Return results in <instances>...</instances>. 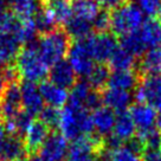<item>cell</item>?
Listing matches in <instances>:
<instances>
[{
    "instance_id": "1",
    "label": "cell",
    "mask_w": 161,
    "mask_h": 161,
    "mask_svg": "<svg viewBox=\"0 0 161 161\" xmlns=\"http://www.w3.org/2000/svg\"><path fill=\"white\" fill-rule=\"evenodd\" d=\"M15 69L18 71V75L23 77L24 80L36 84L38 82H44L49 76L50 66L40 56L37 46V39L25 44V46L20 50L15 59Z\"/></svg>"
},
{
    "instance_id": "2",
    "label": "cell",
    "mask_w": 161,
    "mask_h": 161,
    "mask_svg": "<svg viewBox=\"0 0 161 161\" xmlns=\"http://www.w3.org/2000/svg\"><path fill=\"white\" fill-rule=\"evenodd\" d=\"M59 129L62 135L72 142L82 136L91 135L94 130L92 115L84 108L66 104L60 111Z\"/></svg>"
},
{
    "instance_id": "3",
    "label": "cell",
    "mask_w": 161,
    "mask_h": 161,
    "mask_svg": "<svg viewBox=\"0 0 161 161\" xmlns=\"http://www.w3.org/2000/svg\"><path fill=\"white\" fill-rule=\"evenodd\" d=\"M37 46L42 58L47 65L52 66L60 60H64L70 50V37L64 30H56L44 33L37 40Z\"/></svg>"
},
{
    "instance_id": "4",
    "label": "cell",
    "mask_w": 161,
    "mask_h": 161,
    "mask_svg": "<svg viewBox=\"0 0 161 161\" xmlns=\"http://www.w3.org/2000/svg\"><path fill=\"white\" fill-rule=\"evenodd\" d=\"M143 13L139 6L128 1L110 13V30L120 37L140 30L143 24Z\"/></svg>"
},
{
    "instance_id": "5",
    "label": "cell",
    "mask_w": 161,
    "mask_h": 161,
    "mask_svg": "<svg viewBox=\"0 0 161 161\" xmlns=\"http://www.w3.org/2000/svg\"><path fill=\"white\" fill-rule=\"evenodd\" d=\"M103 148L104 139L101 136H82L71 143L64 161H98V153Z\"/></svg>"
},
{
    "instance_id": "6",
    "label": "cell",
    "mask_w": 161,
    "mask_h": 161,
    "mask_svg": "<svg viewBox=\"0 0 161 161\" xmlns=\"http://www.w3.org/2000/svg\"><path fill=\"white\" fill-rule=\"evenodd\" d=\"M137 103H145L161 111V75L141 76L136 86Z\"/></svg>"
},
{
    "instance_id": "7",
    "label": "cell",
    "mask_w": 161,
    "mask_h": 161,
    "mask_svg": "<svg viewBox=\"0 0 161 161\" xmlns=\"http://www.w3.org/2000/svg\"><path fill=\"white\" fill-rule=\"evenodd\" d=\"M86 42L92 59L98 62L100 64L109 62L114 52L119 49L115 36L108 32L91 35L86 38Z\"/></svg>"
},
{
    "instance_id": "8",
    "label": "cell",
    "mask_w": 161,
    "mask_h": 161,
    "mask_svg": "<svg viewBox=\"0 0 161 161\" xmlns=\"http://www.w3.org/2000/svg\"><path fill=\"white\" fill-rule=\"evenodd\" d=\"M68 55H69L68 62L72 66L76 75L80 77H88L95 66L94 63L95 60L91 57L86 39L76 40L74 44H71Z\"/></svg>"
},
{
    "instance_id": "9",
    "label": "cell",
    "mask_w": 161,
    "mask_h": 161,
    "mask_svg": "<svg viewBox=\"0 0 161 161\" xmlns=\"http://www.w3.org/2000/svg\"><path fill=\"white\" fill-rule=\"evenodd\" d=\"M21 94L18 83L7 84L0 96V117L4 122L12 121L21 111Z\"/></svg>"
},
{
    "instance_id": "10",
    "label": "cell",
    "mask_w": 161,
    "mask_h": 161,
    "mask_svg": "<svg viewBox=\"0 0 161 161\" xmlns=\"http://www.w3.org/2000/svg\"><path fill=\"white\" fill-rule=\"evenodd\" d=\"M20 86L21 94V107L23 110L29 113L31 116L39 115L44 109V100L40 94L39 86L36 83L24 80Z\"/></svg>"
},
{
    "instance_id": "11",
    "label": "cell",
    "mask_w": 161,
    "mask_h": 161,
    "mask_svg": "<svg viewBox=\"0 0 161 161\" xmlns=\"http://www.w3.org/2000/svg\"><path fill=\"white\" fill-rule=\"evenodd\" d=\"M129 114L134 121L136 129L139 130V134L155 128L158 113L151 106L145 103H135L130 106Z\"/></svg>"
},
{
    "instance_id": "12",
    "label": "cell",
    "mask_w": 161,
    "mask_h": 161,
    "mask_svg": "<svg viewBox=\"0 0 161 161\" xmlns=\"http://www.w3.org/2000/svg\"><path fill=\"white\" fill-rule=\"evenodd\" d=\"M69 151L68 140L60 133L52 131L39 153L51 161H64Z\"/></svg>"
},
{
    "instance_id": "13",
    "label": "cell",
    "mask_w": 161,
    "mask_h": 161,
    "mask_svg": "<svg viewBox=\"0 0 161 161\" xmlns=\"http://www.w3.org/2000/svg\"><path fill=\"white\" fill-rule=\"evenodd\" d=\"M49 135H50V129L42 121H33L27 133L24 136L26 153L31 155V154H36L37 152H39Z\"/></svg>"
},
{
    "instance_id": "14",
    "label": "cell",
    "mask_w": 161,
    "mask_h": 161,
    "mask_svg": "<svg viewBox=\"0 0 161 161\" xmlns=\"http://www.w3.org/2000/svg\"><path fill=\"white\" fill-rule=\"evenodd\" d=\"M50 82L63 89H71L76 84L77 75L68 60H60L52 65L49 71Z\"/></svg>"
},
{
    "instance_id": "15",
    "label": "cell",
    "mask_w": 161,
    "mask_h": 161,
    "mask_svg": "<svg viewBox=\"0 0 161 161\" xmlns=\"http://www.w3.org/2000/svg\"><path fill=\"white\" fill-rule=\"evenodd\" d=\"M20 46H21V42L13 32V30L1 32L0 33V63L5 64L6 66L11 65V63L17 59V57L19 55Z\"/></svg>"
},
{
    "instance_id": "16",
    "label": "cell",
    "mask_w": 161,
    "mask_h": 161,
    "mask_svg": "<svg viewBox=\"0 0 161 161\" xmlns=\"http://www.w3.org/2000/svg\"><path fill=\"white\" fill-rule=\"evenodd\" d=\"M25 155V145L20 137L7 135L0 142V161H19Z\"/></svg>"
},
{
    "instance_id": "17",
    "label": "cell",
    "mask_w": 161,
    "mask_h": 161,
    "mask_svg": "<svg viewBox=\"0 0 161 161\" xmlns=\"http://www.w3.org/2000/svg\"><path fill=\"white\" fill-rule=\"evenodd\" d=\"M101 97H102V103L104 104V107L116 113L126 111L127 108L130 107L131 100H133L129 91L110 89V88L102 91Z\"/></svg>"
},
{
    "instance_id": "18",
    "label": "cell",
    "mask_w": 161,
    "mask_h": 161,
    "mask_svg": "<svg viewBox=\"0 0 161 161\" xmlns=\"http://www.w3.org/2000/svg\"><path fill=\"white\" fill-rule=\"evenodd\" d=\"M39 90L44 100V103H46L49 107H53L58 109L68 103L69 92L65 89L51 83L50 80L42 82V84L39 86Z\"/></svg>"
},
{
    "instance_id": "19",
    "label": "cell",
    "mask_w": 161,
    "mask_h": 161,
    "mask_svg": "<svg viewBox=\"0 0 161 161\" xmlns=\"http://www.w3.org/2000/svg\"><path fill=\"white\" fill-rule=\"evenodd\" d=\"M12 14L19 20L33 19L44 7L43 0H8Z\"/></svg>"
},
{
    "instance_id": "20",
    "label": "cell",
    "mask_w": 161,
    "mask_h": 161,
    "mask_svg": "<svg viewBox=\"0 0 161 161\" xmlns=\"http://www.w3.org/2000/svg\"><path fill=\"white\" fill-rule=\"evenodd\" d=\"M116 121L115 111L107 108L101 107L96 109L92 114V122H94V130L97 131L98 136H108L114 130Z\"/></svg>"
},
{
    "instance_id": "21",
    "label": "cell",
    "mask_w": 161,
    "mask_h": 161,
    "mask_svg": "<svg viewBox=\"0 0 161 161\" xmlns=\"http://www.w3.org/2000/svg\"><path fill=\"white\" fill-rule=\"evenodd\" d=\"M139 76L161 75V46L147 50L137 65Z\"/></svg>"
},
{
    "instance_id": "22",
    "label": "cell",
    "mask_w": 161,
    "mask_h": 161,
    "mask_svg": "<svg viewBox=\"0 0 161 161\" xmlns=\"http://www.w3.org/2000/svg\"><path fill=\"white\" fill-rule=\"evenodd\" d=\"M147 50L161 46V23L154 18H148L143 21L137 31Z\"/></svg>"
},
{
    "instance_id": "23",
    "label": "cell",
    "mask_w": 161,
    "mask_h": 161,
    "mask_svg": "<svg viewBox=\"0 0 161 161\" xmlns=\"http://www.w3.org/2000/svg\"><path fill=\"white\" fill-rule=\"evenodd\" d=\"M140 82V76L137 72L133 71H114L109 76V80L107 86L110 89L117 90L130 91L136 89V86Z\"/></svg>"
},
{
    "instance_id": "24",
    "label": "cell",
    "mask_w": 161,
    "mask_h": 161,
    "mask_svg": "<svg viewBox=\"0 0 161 161\" xmlns=\"http://www.w3.org/2000/svg\"><path fill=\"white\" fill-rule=\"evenodd\" d=\"M135 130L136 127L134 125V121L131 119L129 111L126 110L122 113H117L113 134L116 137H119L122 142H127L128 140H130L131 137H134Z\"/></svg>"
},
{
    "instance_id": "25",
    "label": "cell",
    "mask_w": 161,
    "mask_h": 161,
    "mask_svg": "<svg viewBox=\"0 0 161 161\" xmlns=\"http://www.w3.org/2000/svg\"><path fill=\"white\" fill-rule=\"evenodd\" d=\"M64 31L68 33V36L76 40L88 38L89 36H91V32L94 30L91 23L80 19L75 15H71V18L64 24Z\"/></svg>"
},
{
    "instance_id": "26",
    "label": "cell",
    "mask_w": 161,
    "mask_h": 161,
    "mask_svg": "<svg viewBox=\"0 0 161 161\" xmlns=\"http://www.w3.org/2000/svg\"><path fill=\"white\" fill-rule=\"evenodd\" d=\"M32 122H33V116H31L26 111L21 110L13 120L4 122V125H5V129L8 133V135H13L21 139L25 136Z\"/></svg>"
},
{
    "instance_id": "27",
    "label": "cell",
    "mask_w": 161,
    "mask_h": 161,
    "mask_svg": "<svg viewBox=\"0 0 161 161\" xmlns=\"http://www.w3.org/2000/svg\"><path fill=\"white\" fill-rule=\"evenodd\" d=\"M100 6L95 0H77L72 5V15L89 23H94L95 18L100 13Z\"/></svg>"
},
{
    "instance_id": "28",
    "label": "cell",
    "mask_w": 161,
    "mask_h": 161,
    "mask_svg": "<svg viewBox=\"0 0 161 161\" xmlns=\"http://www.w3.org/2000/svg\"><path fill=\"white\" fill-rule=\"evenodd\" d=\"M91 92H92V89L88 84V82H84V80L76 82V84L71 88L70 92H69L68 104L86 109V104Z\"/></svg>"
},
{
    "instance_id": "29",
    "label": "cell",
    "mask_w": 161,
    "mask_h": 161,
    "mask_svg": "<svg viewBox=\"0 0 161 161\" xmlns=\"http://www.w3.org/2000/svg\"><path fill=\"white\" fill-rule=\"evenodd\" d=\"M109 68L114 71H130L136 64V57L122 47H119L109 59Z\"/></svg>"
},
{
    "instance_id": "30",
    "label": "cell",
    "mask_w": 161,
    "mask_h": 161,
    "mask_svg": "<svg viewBox=\"0 0 161 161\" xmlns=\"http://www.w3.org/2000/svg\"><path fill=\"white\" fill-rule=\"evenodd\" d=\"M110 76V71H109V66L106 64H97L94 66V69L91 70L89 74L88 78V84L91 86L92 90H103L104 86L108 83Z\"/></svg>"
},
{
    "instance_id": "31",
    "label": "cell",
    "mask_w": 161,
    "mask_h": 161,
    "mask_svg": "<svg viewBox=\"0 0 161 161\" xmlns=\"http://www.w3.org/2000/svg\"><path fill=\"white\" fill-rule=\"evenodd\" d=\"M45 5L55 17L57 24H65L72 15V5L70 4V0H53Z\"/></svg>"
},
{
    "instance_id": "32",
    "label": "cell",
    "mask_w": 161,
    "mask_h": 161,
    "mask_svg": "<svg viewBox=\"0 0 161 161\" xmlns=\"http://www.w3.org/2000/svg\"><path fill=\"white\" fill-rule=\"evenodd\" d=\"M33 21H35V24H36L37 31H38V32H42L43 35L57 29V27H56L57 21H56L55 17L52 15L51 11L49 10V7L46 5H44V7L35 15Z\"/></svg>"
},
{
    "instance_id": "33",
    "label": "cell",
    "mask_w": 161,
    "mask_h": 161,
    "mask_svg": "<svg viewBox=\"0 0 161 161\" xmlns=\"http://www.w3.org/2000/svg\"><path fill=\"white\" fill-rule=\"evenodd\" d=\"M121 47L128 51L133 56H142L147 51V47L145 46L143 42L141 39L139 32H133L127 36L121 37Z\"/></svg>"
},
{
    "instance_id": "34",
    "label": "cell",
    "mask_w": 161,
    "mask_h": 161,
    "mask_svg": "<svg viewBox=\"0 0 161 161\" xmlns=\"http://www.w3.org/2000/svg\"><path fill=\"white\" fill-rule=\"evenodd\" d=\"M40 121L45 125L49 129H53L59 128V122H60V110L53 107L46 106L44 109L42 110L39 114Z\"/></svg>"
},
{
    "instance_id": "35",
    "label": "cell",
    "mask_w": 161,
    "mask_h": 161,
    "mask_svg": "<svg viewBox=\"0 0 161 161\" xmlns=\"http://www.w3.org/2000/svg\"><path fill=\"white\" fill-rule=\"evenodd\" d=\"M108 161H142L140 155L129 151L127 147H120L115 151H109Z\"/></svg>"
},
{
    "instance_id": "36",
    "label": "cell",
    "mask_w": 161,
    "mask_h": 161,
    "mask_svg": "<svg viewBox=\"0 0 161 161\" xmlns=\"http://www.w3.org/2000/svg\"><path fill=\"white\" fill-rule=\"evenodd\" d=\"M92 27L97 33L107 32L108 29H110V13L106 10H101L92 23Z\"/></svg>"
},
{
    "instance_id": "37",
    "label": "cell",
    "mask_w": 161,
    "mask_h": 161,
    "mask_svg": "<svg viewBox=\"0 0 161 161\" xmlns=\"http://www.w3.org/2000/svg\"><path fill=\"white\" fill-rule=\"evenodd\" d=\"M17 18L11 12H7L3 7H0V33L5 31H11L15 25Z\"/></svg>"
},
{
    "instance_id": "38",
    "label": "cell",
    "mask_w": 161,
    "mask_h": 161,
    "mask_svg": "<svg viewBox=\"0 0 161 161\" xmlns=\"http://www.w3.org/2000/svg\"><path fill=\"white\" fill-rule=\"evenodd\" d=\"M97 5L101 6L103 10H115L119 6L128 3L129 0H95Z\"/></svg>"
},
{
    "instance_id": "39",
    "label": "cell",
    "mask_w": 161,
    "mask_h": 161,
    "mask_svg": "<svg viewBox=\"0 0 161 161\" xmlns=\"http://www.w3.org/2000/svg\"><path fill=\"white\" fill-rule=\"evenodd\" d=\"M142 161H161V148L146 149L141 156Z\"/></svg>"
},
{
    "instance_id": "40",
    "label": "cell",
    "mask_w": 161,
    "mask_h": 161,
    "mask_svg": "<svg viewBox=\"0 0 161 161\" xmlns=\"http://www.w3.org/2000/svg\"><path fill=\"white\" fill-rule=\"evenodd\" d=\"M27 161H51V160H49V159L45 158L44 155H42L40 153L39 154L36 153V154H31V155H29Z\"/></svg>"
},
{
    "instance_id": "41",
    "label": "cell",
    "mask_w": 161,
    "mask_h": 161,
    "mask_svg": "<svg viewBox=\"0 0 161 161\" xmlns=\"http://www.w3.org/2000/svg\"><path fill=\"white\" fill-rule=\"evenodd\" d=\"M6 86H7V82H6V80L4 78L3 74L0 72V96L3 95V92H4Z\"/></svg>"
},
{
    "instance_id": "42",
    "label": "cell",
    "mask_w": 161,
    "mask_h": 161,
    "mask_svg": "<svg viewBox=\"0 0 161 161\" xmlns=\"http://www.w3.org/2000/svg\"><path fill=\"white\" fill-rule=\"evenodd\" d=\"M156 126L158 129H161V111L158 114V120H156Z\"/></svg>"
},
{
    "instance_id": "43",
    "label": "cell",
    "mask_w": 161,
    "mask_h": 161,
    "mask_svg": "<svg viewBox=\"0 0 161 161\" xmlns=\"http://www.w3.org/2000/svg\"><path fill=\"white\" fill-rule=\"evenodd\" d=\"M158 15H159V21L161 23V5H160V8L158 11Z\"/></svg>"
},
{
    "instance_id": "44",
    "label": "cell",
    "mask_w": 161,
    "mask_h": 161,
    "mask_svg": "<svg viewBox=\"0 0 161 161\" xmlns=\"http://www.w3.org/2000/svg\"><path fill=\"white\" fill-rule=\"evenodd\" d=\"M6 0H0V7H3V5H4V3H5Z\"/></svg>"
},
{
    "instance_id": "45",
    "label": "cell",
    "mask_w": 161,
    "mask_h": 161,
    "mask_svg": "<svg viewBox=\"0 0 161 161\" xmlns=\"http://www.w3.org/2000/svg\"><path fill=\"white\" fill-rule=\"evenodd\" d=\"M19 161H23V160H19Z\"/></svg>"
},
{
    "instance_id": "46",
    "label": "cell",
    "mask_w": 161,
    "mask_h": 161,
    "mask_svg": "<svg viewBox=\"0 0 161 161\" xmlns=\"http://www.w3.org/2000/svg\"><path fill=\"white\" fill-rule=\"evenodd\" d=\"M0 120H1V117H0Z\"/></svg>"
},
{
    "instance_id": "47",
    "label": "cell",
    "mask_w": 161,
    "mask_h": 161,
    "mask_svg": "<svg viewBox=\"0 0 161 161\" xmlns=\"http://www.w3.org/2000/svg\"><path fill=\"white\" fill-rule=\"evenodd\" d=\"M75 1H77V0H75Z\"/></svg>"
},
{
    "instance_id": "48",
    "label": "cell",
    "mask_w": 161,
    "mask_h": 161,
    "mask_svg": "<svg viewBox=\"0 0 161 161\" xmlns=\"http://www.w3.org/2000/svg\"><path fill=\"white\" fill-rule=\"evenodd\" d=\"M160 148H161V146H160Z\"/></svg>"
}]
</instances>
